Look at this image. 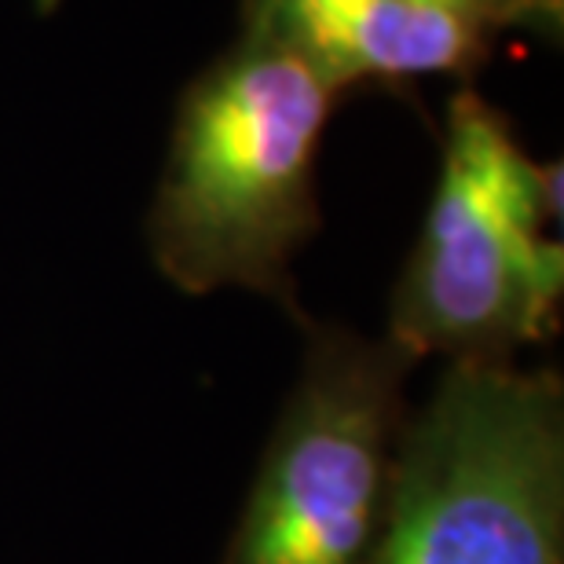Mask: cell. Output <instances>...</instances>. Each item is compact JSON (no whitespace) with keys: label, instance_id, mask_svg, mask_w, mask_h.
I'll return each instance as SVG.
<instances>
[{"label":"cell","instance_id":"3","mask_svg":"<svg viewBox=\"0 0 564 564\" xmlns=\"http://www.w3.org/2000/svg\"><path fill=\"white\" fill-rule=\"evenodd\" d=\"M370 564H564L557 370L447 364L403 429Z\"/></svg>","mask_w":564,"mask_h":564},{"label":"cell","instance_id":"1","mask_svg":"<svg viewBox=\"0 0 564 564\" xmlns=\"http://www.w3.org/2000/svg\"><path fill=\"white\" fill-rule=\"evenodd\" d=\"M334 85L301 55L246 30L187 88L147 242L184 293L242 286L297 315L290 264L319 231L315 162Z\"/></svg>","mask_w":564,"mask_h":564},{"label":"cell","instance_id":"5","mask_svg":"<svg viewBox=\"0 0 564 564\" xmlns=\"http://www.w3.org/2000/svg\"><path fill=\"white\" fill-rule=\"evenodd\" d=\"M246 30L319 70L334 93L359 82L469 74L488 30L422 0H250Z\"/></svg>","mask_w":564,"mask_h":564},{"label":"cell","instance_id":"4","mask_svg":"<svg viewBox=\"0 0 564 564\" xmlns=\"http://www.w3.org/2000/svg\"><path fill=\"white\" fill-rule=\"evenodd\" d=\"M411 367L389 337L308 326L301 378L220 564H370L411 419Z\"/></svg>","mask_w":564,"mask_h":564},{"label":"cell","instance_id":"2","mask_svg":"<svg viewBox=\"0 0 564 564\" xmlns=\"http://www.w3.org/2000/svg\"><path fill=\"white\" fill-rule=\"evenodd\" d=\"M550 217L557 165H535L484 99H451L436 195L392 293L389 341L414 364H513L517 348L546 345L564 290Z\"/></svg>","mask_w":564,"mask_h":564},{"label":"cell","instance_id":"6","mask_svg":"<svg viewBox=\"0 0 564 564\" xmlns=\"http://www.w3.org/2000/svg\"><path fill=\"white\" fill-rule=\"evenodd\" d=\"M422 4L444 8L451 15L477 22L488 33L510 26L561 30V0H422Z\"/></svg>","mask_w":564,"mask_h":564}]
</instances>
